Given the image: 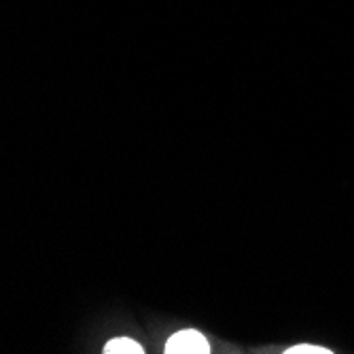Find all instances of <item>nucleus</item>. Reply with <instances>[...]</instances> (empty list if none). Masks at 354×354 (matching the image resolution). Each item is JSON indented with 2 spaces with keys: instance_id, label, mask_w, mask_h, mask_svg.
Returning a JSON list of instances; mask_svg holds the SVG:
<instances>
[{
  "instance_id": "f257e3e1",
  "label": "nucleus",
  "mask_w": 354,
  "mask_h": 354,
  "mask_svg": "<svg viewBox=\"0 0 354 354\" xmlns=\"http://www.w3.org/2000/svg\"><path fill=\"white\" fill-rule=\"evenodd\" d=\"M166 352L168 354H208L210 346H208V339L200 331L187 329V331L174 333L168 339Z\"/></svg>"
},
{
  "instance_id": "f03ea898",
  "label": "nucleus",
  "mask_w": 354,
  "mask_h": 354,
  "mask_svg": "<svg viewBox=\"0 0 354 354\" xmlns=\"http://www.w3.org/2000/svg\"><path fill=\"white\" fill-rule=\"evenodd\" d=\"M106 354H142V346L130 337H115L104 346Z\"/></svg>"
},
{
  "instance_id": "7ed1b4c3",
  "label": "nucleus",
  "mask_w": 354,
  "mask_h": 354,
  "mask_svg": "<svg viewBox=\"0 0 354 354\" xmlns=\"http://www.w3.org/2000/svg\"><path fill=\"white\" fill-rule=\"evenodd\" d=\"M286 354H331V350L323 348V346H312V344H299L284 350Z\"/></svg>"
}]
</instances>
